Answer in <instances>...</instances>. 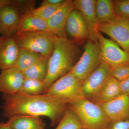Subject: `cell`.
<instances>
[{
    "label": "cell",
    "instance_id": "6da1fadb",
    "mask_svg": "<svg viewBox=\"0 0 129 129\" xmlns=\"http://www.w3.org/2000/svg\"><path fill=\"white\" fill-rule=\"evenodd\" d=\"M3 114L10 118L18 115L47 117L53 126L59 123L66 110L67 104L59 99L44 94L28 95L18 92L3 94Z\"/></svg>",
    "mask_w": 129,
    "mask_h": 129
},
{
    "label": "cell",
    "instance_id": "7a4b0ae2",
    "mask_svg": "<svg viewBox=\"0 0 129 129\" xmlns=\"http://www.w3.org/2000/svg\"><path fill=\"white\" fill-rule=\"evenodd\" d=\"M78 44L67 37H57L48 58V70L44 81L47 91L56 80L71 71L79 56Z\"/></svg>",
    "mask_w": 129,
    "mask_h": 129
},
{
    "label": "cell",
    "instance_id": "3957f363",
    "mask_svg": "<svg viewBox=\"0 0 129 129\" xmlns=\"http://www.w3.org/2000/svg\"><path fill=\"white\" fill-rule=\"evenodd\" d=\"M68 105L79 118L83 128L106 129L111 122L101 105L89 99L82 98Z\"/></svg>",
    "mask_w": 129,
    "mask_h": 129
},
{
    "label": "cell",
    "instance_id": "277c9868",
    "mask_svg": "<svg viewBox=\"0 0 129 129\" xmlns=\"http://www.w3.org/2000/svg\"><path fill=\"white\" fill-rule=\"evenodd\" d=\"M13 37L19 48L48 58L52 54L57 37L47 31L17 33Z\"/></svg>",
    "mask_w": 129,
    "mask_h": 129
},
{
    "label": "cell",
    "instance_id": "5b68a950",
    "mask_svg": "<svg viewBox=\"0 0 129 129\" xmlns=\"http://www.w3.org/2000/svg\"><path fill=\"white\" fill-rule=\"evenodd\" d=\"M82 83L71 71L56 80L45 94L54 97L68 105L84 98Z\"/></svg>",
    "mask_w": 129,
    "mask_h": 129
},
{
    "label": "cell",
    "instance_id": "8992f818",
    "mask_svg": "<svg viewBox=\"0 0 129 129\" xmlns=\"http://www.w3.org/2000/svg\"><path fill=\"white\" fill-rule=\"evenodd\" d=\"M102 62L98 42L89 39L86 43L83 54L71 71L83 82Z\"/></svg>",
    "mask_w": 129,
    "mask_h": 129
},
{
    "label": "cell",
    "instance_id": "52a82bcc",
    "mask_svg": "<svg viewBox=\"0 0 129 129\" xmlns=\"http://www.w3.org/2000/svg\"><path fill=\"white\" fill-rule=\"evenodd\" d=\"M97 39L103 62L111 68L129 64V53L123 50L112 39L106 38L98 32Z\"/></svg>",
    "mask_w": 129,
    "mask_h": 129
},
{
    "label": "cell",
    "instance_id": "ba28073f",
    "mask_svg": "<svg viewBox=\"0 0 129 129\" xmlns=\"http://www.w3.org/2000/svg\"><path fill=\"white\" fill-rule=\"evenodd\" d=\"M111 68L103 62L82 83V90L84 98L93 102L108 79L111 76Z\"/></svg>",
    "mask_w": 129,
    "mask_h": 129
},
{
    "label": "cell",
    "instance_id": "9c48e42d",
    "mask_svg": "<svg viewBox=\"0 0 129 129\" xmlns=\"http://www.w3.org/2000/svg\"><path fill=\"white\" fill-rule=\"evenodd\" d=\"M98 29L129 53V19L116 18L109 23L99 24Z\"/></svg>",
    "mask_w": 129,
    "mask_h": 129
},
{
    "label": "cell",
    "instance_id": "30bf717a",
    "mask_svg": "<svg viewBox=\"0 0 129 129\" xmlns=\"http://www.w3.org/2000/svg\"><path fill=\"white\" fill-rule=\"evenodd\" d=\"M65 31L76 44H81L89 39L88 26L79 11L73 9L70 13L65 25Z\"/></svg>",
    "mask_w": 129,
    "mask_h": 129
},
{
    "label": "cell",
    "instance_id": "8fae6325",
    "mask_svg": "<svg viewBox=\"0 0 129 129\" xmlns=\"http://www.w3.org/2000/svg\"><path fill=\"white\" fill-rule=\"evenodd\" d=\"M18 9L13 5L2 6L0 11V34L14 36L17 34L21 20Z\"/></svg>",
    "mask_w": 129,
    "mask_h": 129
},
{
    "label": "cell",
    "instance_id": "7c38bea8",
    "mask_svg": "<svg viewBox=\"0 0 129 129\" xmlns=\"http://www.w3.org/2000/svg\"><path fill=\"white\" fill-rule=\"evenodd\" d=\"M95 0L73 1L74 9L79 11L85 20L89 32V39L98 41V28L99 24L95 11Z\"/></svg>",
    "mask_w": 129,
    "mask_h": 129
},
{
    "label": "cell",
    "instance_id": "4fadbf2b",
    "mask_svg": "<svg viewBox=\"0 0 129 129\" xmlns=\"http://www.w3.org/2000/svg\"><path fill=\"white\" fill-rule=\"evenodd\" d=\"M24 80L22 72L16 67L1 70L0 92L12 94L19 92Z\"/></svg>",
    "mask_w": 129,
    "mask_h": 129
},
{
    "label": "cell",
    "instance_id": "5bb4252c",
    "mask_svg": "<svg viewBox=\"0 0 129 129\" xmlns=\"http://www.w3.org/2000/svg\"><path fill=\"white\" fill-rule=\"evenodd\" d=\"M111 121L129 120V96L121 95L102 104Z\"/></svg>",
    "mask_w": 129,
    "mask_h": 129
},
{
    "label": "cell",
    "instance_id": "9a60e30c",
    "mask_svg": "<svg viewBox=\"0 0 129 129\" xmlns=\"http://www.w3.org/2000/svg\"><path fill=\"white\" fill-rule=\"evenodd\" d=\"M19 50L13 36L0 37V70L14 67Z\"/></svg>",
    "mask_w": 129,
    "mask_h": 129
},
{
    "label": "cell",
    "instance_id": "2e32d148",
    "mask_svg": "<svg viewBox=\"0 0 129 129\" xmlns=\"http://www.w3.org/2000/svg\"><path fill=\"white\" fill-rule=\"evenodd\" d=\"M73 9V1L66 0L55 14L46 21L51 32L57 37H67L66 22L69 14Z\"/></svg>",
    "mask_w": 129,
    "mask_h": 129
},
{
    "label": "cell",
    "instance_id": "e0dca14e",
    "mask_svg": "<svg viewBox=\"0 0 129 129\" xmlns=\"http://www.w3.org/2000/svg\"><path fill=\"white\" fill-rule=\"evenodd\" d=\"M47 31L49 30L46 21L35 16L30 12L23 14L17 33Z\"/></svg>",
    "mask_w": 129,
    "mask_h": 129
},
{
    "label": "cell",
    "instance_id": "ac0fdd59",
    "mask_svg": "<svg viewBox=\"0 0 129 129\" xmlns=\"http://www.w3.org/2000/svg\"><path fill=\"white\" fill-rule=\"evenodd\" d=\"M13 129H45L46 124L39 117L27 115H15L7 122Z\"/></svg>",
    "mask_w": 129,
    "mask_h": 129
},
{
    "label": "cell",
    "instance_id": "d6986e66",
    "mask_svg": "<svg viewBox=\"0 0 129 129\" xmlns=\"http://www.w3.org/2000/svg\"><path fill=\"white\" fill-rule=\"evenodd\" d=\"M121 95L120 82L111 76L93 102L101 105Z\"/></svg>",
    "mask_w": 129,
    "mask_h": 129
},
{
    "label": "cell",
    "instance_id": "ffe728a7",
    "mask_svg": "<svg viewBox=\"0 0 129 129\" xmlns=\"http://www.w3.org/2000/svg\"><path fill=\"white\" fill-rule=\"evenodd\" d=\"M95 11L99 24L109 23L117 18L111 0L95 1Z\"/></svg>",
    "mask_w": 129,
    "mask_h": 129
},
{
    "label": "cell",
    "instance_id": "44dd1931",
    "mask_svg": "<svg viewBox=\"0 0 129 129\" xmlns=\"http://www.w3.org/2000/svg\"><path fill=\"white\" fill-rule=\"evenodd\" d=\"M48 58L42 57L23 71L24 79L44 81L48 70Z\"/></svg>",
    "mask_w": 129,
    "mask_h": 129
},
{
    "label": "cell",
    "instance_id": "7402d4cb",
    "mask_svg": "<svg viewBox=\"0 0 129 129\" xmlns=\"http://www.w3.org/2000/svg\"><path fill=\"white\" fill-rule=\"evenodd\" d=\"M42 57L37 53L19 48L18 56L14 67L23 72Z\"/></svg>",
    "mask_w": 129,
    "mask_h": 129
},
{
    "label": "cell",
    "instance_id": "603a6c76",
    "mask_svg": "<svg viewBox=\"0 0 129 129\" xmlns=\"http://www.w3.org/2000/svg\"><path fill=\"white\" fill-rule=\"evenodd\" d=\"M47 89L44 81L32 79H24L22 87L19 90L24 94L38 95L45 94Z\"/></svg>",
    "mask_w": 129,
    "mask_h": 129
},
{
    "label": "cell",
    "instance_id": "cb8c5ba5",
    "mask_svg": "<svg viewBox=\"0 0 129 129\" xmlns=\"http://www.w3.org/2000/svg\"><path fill=\"white\" fill-rule=\"evenodd\" d=\"M82 128V124L78 116L68 108L54 129H80Z\"/></svg>",
    "mask_w": 129,
    "mask_h": 129
},
{
    "label": "cell",
    "instance_id": "d4e9b609",
    "mask_svg": "<svg viewBox=\"0 0 129 129\" xmlns=\"http://www.w3.org/2000/svg\"><path fill=\"white\" fill-rule=\"evenodd\" d=\"M61 6H40L39 7L33 9L30 12L35 16L47 21L55 14Z\"/></svg>",
    "mask_w": 129,
    "mask_h": 129
},
{
    "label": "cell",
    "instance_id": "484cf974",
    "mask_svg": "<svg viewBox=\"0 0 129 129\" xmlns=\"http://www.w3.org/2000/svg\"><path fill=\"white\" fill-rule=\"evenodd\" d=\"M116 18L129 19V0L113 1Z\"/></svg>",
    "mask_w": 129,
    "mask_h": 129
},
{
    "label": "cell",
    "instance_id": "4316f807",
    "mask_svg": "<svg viewBox=\"0 0 129 129\" xmlns=\"http://www.w3.org/2000/svg\"><path fill=\"white\" fill-rule=\"evenodd\" d=\"M111 76L119 82L127 79L129 78V64L111 68Z\"/></svg>",
    "mask_w": 129,
    "mask_h": 129
},
{
    "label": "cell",
    "instance_id": "83f0119b",
    "mask_svg": "<svg viewBox=\"0 0 129 129\" xmlns=\"http://www.w3.org/2000/svg\"><path fill=\"white\" fill-rule=\"evenodd\" d=\"M106 129H129V120L111 121Z\"/></svg>",
    "mask_w": 129,
    "mask_h": 129
},
{
    "label": "cell",
    "instance_id": "f1b7e54d",
    "mask_svg": "<svg viewBox=\"0 0 129 129\" xmlns=\"http://www.w3.org/2000/svg\"><path fill=\"white\" fill-rule=\"evenodd\" d=\"M120 84L122 95L129 96V78Z\"/></svg>",
    "mask_w": 129,
    "mask_h": 129
},
{
    "label": "cell",
    "instance_id": "f546056e",
    "mask_svg": "<svg viewBox=\"0 0 129 129\" xmlns=\"http://www.w3.org/2000/svg\"><path fill=\"white\" fill-rule=\"evenodd\" d=\"M65 0H45L42 3L41 6L46 5L61 6L66 2Z\"/></svg>",
    "mask_w": 129,
    "mask_h": 129
},
{
    "label": "cell",
    "instance_id": "4dcf8cb0",
    "mask_svg": "<svg viewBox=\"0 0 129 129\" xmlns=\"http://www.w3.org/2000/svg\"><path fill=\"white\" fill-rule=\"evenodd\" d=\"M0 129H13L10 125L6 123L0 122Z\"/></svg>",
    "mask_w": 129,
    "mask_h": 129
},
{
    "label": "cell",
    "instance_id": "1f68e13d",
    "mask_svg": "<svg viewBox=\"0 0 129 129\" xmlns=\"http://www.w3.org/2000/svg\"><path fill=\"white\" fill-rule=\"evenodd\" d=\"M9 0H0V11H1V8L2 6H7L9 5Z\"/></svg>",
    "mask_w": 129,
    "mask_h": 129
},
{
    "label": "cell",
    "instance_id": "d6a6232c",
    "mask_svg": "<svg viewBox=\"0 0 129 129\" xmlns=\"http://www.w3.org/2000/svg\"><path fill=\"white\" fill-rule=\"evenodd\" d=\"M80 129H88L85 128H81Z\"/></svg>",
    "mask_w": 129,
    "mask_h": 129
}]
</instances>
